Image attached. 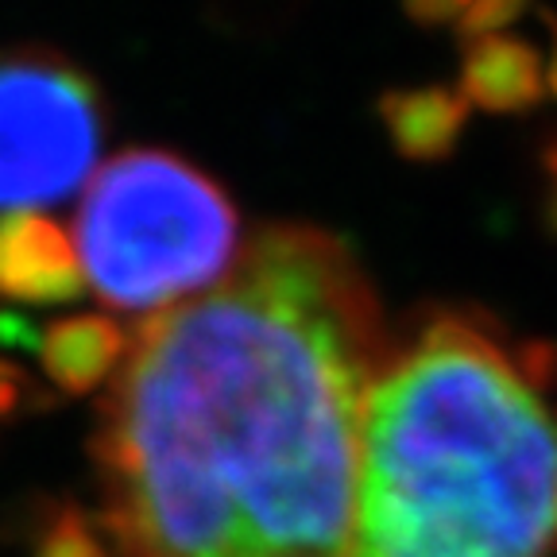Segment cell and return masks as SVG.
Returning <instances> with one entry per match:
<instances>
[{"label":"cell","mask_w":557,"mask_h":557,"mask_svg":"<svg viewBox=\"0 0 557 557\" xmlns=\"http://www.w3.org/2000/svg\"><path fill=\"white\" fill-rule=\"evenodd\" d=\"M104 109L94 78L47 47L0 51V206H51L97 166Z\"/></svg>","instance_id":"277c9868"},{"label":"cell","mask_w":557,"mask_h":557,"mask_svg":"<svg viewBox=\"0 0 557 557\" xmlns=\"http://www.w3.org/2000/svg\"><path fill=\"white\" fill-rule=\"evenodd\" d=\"M531 0H472L461 16L465 39H480V35H504L515 20L527 12Z\"/></svg>","instance_id":"30bf717a"},{"label":"cell","mask_w":557,"mask_h":557,"mask_svg":"<svg viewBox=\"0 0 557 557\" xmlns=\"http://www.w3.org/2000/svg\"><path fill=\"white\" fill-rule=\"evenodd\" d=\"M457 94L487 113H527L546 97V66L527 39L480 35L465 39V66Z\"/></svg>","instance_id":"8992f818"},{"label":"cell","mask_w":557,"mask_h":557,"mask_svg":"<svg viewBox=\"0 0 557 557\" xmlns=\"http://www.w3.org/2000/svg\"><path fill=\"white\" fill-rule=\"evenodd\" d=\"M554 352L442 310L364 395L352 557H554Z\"/></svg>","instance_id":"7a4b0ae2"},{"label":"cell","mask_w":557,"mask_h":557,"mask_svg":"<svg viewBox=\"0 0 557 557\" xmlns=\"http://www.w3.org/2000/svg\"><path fill=\"white\" fill-rule=\"evenodd\" d=\"M549 24H554V54H549V66H546V86L554 89V97H557V20L549 16Z\"/></svg>","instance_id":"5bb4252c"},{"label":"cell","mask_w":557,"mask_h":557,"mask_svg":"<svg viewBox=\"0 0 557 557\" xmlns=\"http://www.w3.org/2000/svg\"><path fill=\"white\" fill-rule=\"evenodd\" d=\"M546 171H549V213L557 221V144H549L546 151Z\"/></svg>","instance_id":"4fadbf2b"},{"label":"cell","mask_w":557,"mask_h":557,"mask_svg":"<svg viewBox=\"0 0 557 557\" xmlns=\"http://www.w3.org/2000/svg\"><path fill=\"white\" fill-rule=\"evenodd\" d=\"M128 352L121 322L104 313H70L44 330L39 337V360L44 372L70 395H89L109 387Z\"/></svg>","instance_id":"52a82bcc"},{"label":"cell","mask_w":557,"mask_h":557,"mask_svg":"<svg viewBox=\"0 0 557 557\" xmlns=\"http://www.w3.org/2000/svg\"><path fill=\"white\" fill-rule=\"evenodd\" d=\"M27 557H121L101 519L78 504H54L35 522Z\"/></svg>","instance_id":"9c48e42d"},{"label":"cell","mask_w":557,"mask_h":557,"mask_svg":"<svg viewBox=\"0 0 557 557\" xmlns=\"http://www.w3.org/2000/svg\"><path fill=\"white\" fill-rule=\"evenodd\" d=\"M469 4L472 0H403V9L418 24H449V20H461Z\"/></svg>","instance_id":"8fae6325"},{"label":"cell","mask_w":557,"mask_h":557,"mask_svg":"<svg viewBox=\"0 0 557 557\" xmlns=\"http://www.w3.org/2000/svg\"><path fill=\"white\" fill-rule=\"evenodd\" d=\"M380 121L399 156L434 163L457 151L465 121H469V104L449 86L395 89L380 101Z\"/></svg>","instance_id":"ba28073f"},{"label":"cell","mask_w":557,"mask_h":557,"mask_svg":"<svg viewBox=\"0 0 557 557\" xmlns=\"http://www.w3.org/2000/svg\"><path fill=\"white\" fill-rule=\"evenodd\" d=\"M86 287L74 256V240L59 221L44 213L0 218V298L16 306H62Z\"/></svg>","instance_id":"5b68a950"},{"label":"cell","mask_w":557,"mask_h":557,"mask_svg":"<svg viewBox=\"0 0 557 557\" xmlns=\"http://www.w3.org/2000/svg\"><path fill=\"white\" fill-rule=\"evenodd\" d=\"M24 395H27L24 372L0 360V418H12V414H16L20 403H24Z\"/></svg>","instance_id":"7c38bea8"},{"label":"cell","mask_w":557,"mask_h":557,"mask_svg":"<svg viewBox=\"0 0 557 557\" xmlns=\"http://www.w3.org/2000/svg\"><path fill=\"white\" fill-rule=\"evenodd\" d=\"M70 240L104 306L163 313L233 271L240 213L190 159L132 148L89 178Z\"/></svg>","instance_id":"3957f363"},{"label":"cell","mask_w":557,"mask_h":557,"mask_svg":"<svg viewBox=\"0 0 557 557\" xmlns=\"http://www.w3.org/2000/svg\"><path fill=\"white\" fill-rule=\"evenodd\" d=\"M392 348L357 252L268 225L144 318L94 434L121 557H352L364 395Z\"/></svg>","instance_id":"6da1fadb"}]
</instances>
